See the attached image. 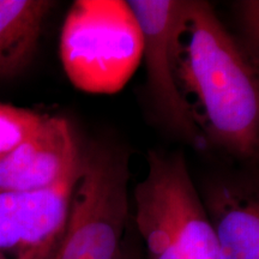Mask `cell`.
Masks as SVG:
<instances>
[{
  "mask_svg": "<svg viewBox=\"0 0 259 259\" xmlns=\"http://www.w3.org/2000/svg\"><path fill=\"white\" fill-rule=\"evenodd\" d=\"M176 71L204 141L259 158V73L206 2L185 0Z\"/></svg>",
  "mask_w": 259,
  "mask_h": 259,
  "instance_id": "obj_1",
  "label": "cell"
},
{
  "mask_svg": "<svg viewBox=\"0 0 259 259\" xmlns=\"http://www.w3.org/2000/svg\"><path fill=\"white\" fill-rule=\"evenodd\" d=\"M132 216L145 259H225L179 154H149L147 173L134 190Z\"/></svg>",
  "mask_w": 259,
  "mask_h": 259,
  "instance_id": "obj_2",
  "label": "cell"
},
{
  "mask_svg": "<svg viewBox=\"0 0 259 259\" xmlns=\"http://www.w3.org/2000/svg\"><path fill=\"white\" fill-rule=\"evenodd\" d=\"M143 58V36L127 2L77 0L65 17L60 59L82 92L113 94L128 82Z\"/></svg>",
  "mask_w": 259,
  "mask_h": 259,
  "instance_id": "obj_3",
  "label": "cell"
},
{
  "mask_svg": "<svg viewBox=\"0 0 259 259\" xmlns=\"http://www.w3.org/2000/svg\"><path fill=\"white\" fill-rule=\"evenodd\" d=\"M128 158L95 144L79 150L69 219L56 259H116L130 221Z\"/></svg>",
  "mask_w": 259,
  "mask_h": 259,
  "instance_id": "obj_4",
  "label": "cell"
},
{
  "mask_svg": "<svg viewBox=\"0 0 259 259\" xmlns=\"http://www.w3.org/2000/svg\"><path fill=\"white\" fill-rule=\"evenodd\" d=\"M143 36L147 84L156 111L178 135L194 145L204 141L177 79L176 45L184 0H128Z\"/></svg>",
  "mask_w": 259,
  "mask_h": 259,
  "instance_id": "obj_5",
  "label": "cell"
},
{
  "mask_svg": "<svg viewBox=\"0 0 259 259\" xmlns=\"http://www.w3.org/2000/svg\"><path fill=\"white\" fill-rule=\"evenodd\" d=\"M76 174L46 190L0 192V259H56Z\"/></svg>",
  "mask_w": 259,
  "mask_h": 259,
  "instance_id": "obj_6",
  "label": "cell"
},
{
  "mask_svg": "<svg viewBox=\"0 0 259 259\" xmlns=\"http://www.w3.org/2000/svg\"><path fill=\"white\" fill-rule=\"evenodd\" d=\"M78 157L69 121L45 115L23 143L0 158V192L50 189L76 169Z\"/></svg>",
  "mask_w": 259,
  "mask_h": 259,
  "instance_id": "obj_7",
  "label": "cell"
},
{
  "mask_svg": "<svg viewBox=\"0 0 259 259\" xmlns=\"http://www.w3.org/2000/svg\"><path fill=\"white\" fill-rule=\"evenodd\" d=\"M225 259H259V189L219 185L202 197Z\"/></svg>",
  "mask_w": 259,
  "mask_h": 259,
  "instance_id": "obj_8",
  "label": "cell"
},
{
  "mask_svg": "<svg viewBox=\"0 0 259 259\" xmlns=\"http://www.w3.org/2000/svg\"><path fill=\"white\" fill-rule=\"evenodd\" d=\"M54 4L47 0H0V78L27 66Z\"/></svg>",
  "mask_w": 259,
  "mask_h": 259,
  "instance_id": "obj_9",
  "label": "cell"
},
{
  "mask_svg": "<svg viewBox=\"0 0 259 259\" xmlns=\"http://www.w3.org/2000/svg\"><path fill=\"white\" fill-rule=\"evenodd\" d=\"M45 115L0 103V158L15 150L38 127Z\"/></svg>",
  "mask_w": 259,
  "mask_h": 259,
  "instance_id": "obj_10",
  "label": "cell"
},
{
  "mask_svg": "<svg viewBox=\"0 0 259 259\" xmlns=\"http://www.w3.org/2000/svg\"><path fill=\"white\" fill-rule=\"evenodd\" d=\"M239 19L242 30V47L259 73V0L239 4Z\"/></svg>",
  "mask_w": 259,
  "mask_h": 259,
  "instance_id": "obj_11",
  "label": "cell"
},
{
  "mask_svg": "<svg viewBox=\"0 0 259 259\" xmlns=\"http://www.w3.org/2000/svg\"><path fill=\"white\" fill-rule=\"evenodd\" d=\"M116 259H145L141 241L138 238H131L128 231L126 233Z\"/></svg>",
  "mask_w": 259,
  "mask_h": 259,
  "instance_id": "obj_12",
  "label": "cell"
}]
</instances>
